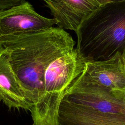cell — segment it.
I'll return each mask as SVG.
<instances>
[{
	"label": "cell",
	"instance_id": "cell-1",
	"mask_svg": "<svg viewBox=\"0 0 125 125\" xmlns=\"http://www.w3.org/2000/svg\"><path fill=\"white\" fill-rule=\"evenodd\" d=\"M75 44L71 36L59 27L0 37V51L8 57L32 107L44 95L47 67L56 59L72 51Z\"/></svg>",
	"mask_w": 125,
	"mask_h": 125
},
{
	"label": "cell",
	"instance_id": "cell-2",
	"mask_svg": "<svg viewBox=\"0 0 125 125\" xmlns=\"http://www.w3.org/2000/svg\"><path fill=\"white\" fill-rule=\"evenodd\" d=\"M76 49L85 62L102 61L125 49V1L100 6L76 31Z\"/></svg>",
	"mask_w": 125,
	"mask_h": 125
},
{
	"label": "cell",
	"instance_id": "cell-3",
	"mask_svg": "<svg viewBox=\"0 0 125 125\" xmlns=\"http://www.w3.org/2000/svg\"><path fill=\"white\" fill-rule=\"evenodd\" d=\"M85 66L76 49L50 63L45 72L44 95L30 110L32 125H59L60 105Z\"/></svg>",
	"mask_w": 125,
	"mask_h": 125
},
{
	"label": "cell",
	"instance_id": "cell-4",
	"mask_svg": "<svg viewBox=\"0 0 125 125\" xmlns=\"http://www.w3.org/2000/svg\"><path fill=\"white\" fill-rule=\"evenodd\" d=\"M62 100L125 116V90H113L99 84L85 70Z\"/></svg>",
	"mask_w": 125,
	"mask_h": 125
},
{
	"label": "cell",
	"instance_id": "cell-5",
	"mask_svg": "<svg viewBox=\"0 0 125 125\" xmlns=\"http://www.w3.org/2000/svg\"><path fill=\"white\" fill-rule=\"evenodd\" d=\"M57 24L55 19L37 13L28 1L0 11V37L13 34L43 31Z\"/></svg>",
	"mask_w": 125,
	"mask_h": 125
},
{
	"label": "cell",
	"instance_id": "cell-6",
	"mask_svg": "<svg viewBox=\"0 0 125 125\" xmlns=\"http://www.w3.org/2000/svg\"><path fill=\"white\" fill-rule=\"evenodd\" d=\"M58 121L59 125H125V116L62 100Z\"/></svg>",
	"mask_w": 125,
	"mask_h": 125
},
{
	"label": "cell",
	"instance_id": "cell-7",
	"mask_svg": "<svg viewBox=\"0 0 125 125\" xmlns=\"http://www.w3.org/2000/svg\"><path fill=\"white\" fill-rule=\"evenodd\" d=\"M58 27L76 31L80 24L100 5L94 0H43Z\"/></svg>",
	"mask_w": 125,
	"mask_h": 125
},
{
	"label": "cell",
	"instance_id": "cell-8",
	"mask_svg": "<svg viewBox=\"0 0 125 125\" xmlns=\"http://www.w3.org/2000/svg\"><path fill=\"white\" fill-rule=\"evenodd\" d=\"M85 70L99 84L113 90H125V65L121 53L105 61L86 62Z\"/></svg>",
	"mask_w": 125,
	"mask_h": 125
},
{
	"label": "cell",
	"instance_id": "cell-9",
	"mask_svg": "<svg viewBox=\"0 0 125 125\" xmlns=\"http://www.w3.org/2000/svg\"><path fill=\"white\" fill-rule=\"evenodd\" d=\"M0 101L9 108L30 110L32 104L18 81L6 54L0 51Z\"/></svg>",
	"mask_w": 125,
	"mask_h": 125
},
{
	"label": "cell",
	"instance_id": "cell-10",
	"mask_svg": "<svg viewBox=\"0 0 125 125\" xmlns=\"http://www.w3.org/2000/svg\"><path fill=\"white\" fill-rule=\"evenodd\" d=\"M25 0H0V11L8 9L17 6Z\"/></svg>",
	"mask_w": 125,
	"mask_h": 125
},
{
	"label": "cell",
	"instance_id": "cell-11",
	"mask_svg": "<svg viewBox=\"0 0 125 125\" xmlns=\"http://www.w3.org/2000/svg\"><path fill=\"white\" fill-rule=\"evenodd\" d=\"M96 2H97L100 6L111 2H121L125 1V0H94Z\"/></svg>",
	"mask_w": 125,
	"mask_h": 125
}]
</instances>
